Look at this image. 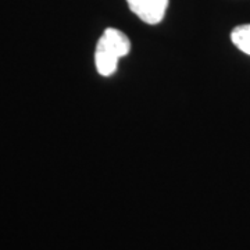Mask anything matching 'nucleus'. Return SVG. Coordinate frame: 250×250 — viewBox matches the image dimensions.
<instances>
[{"label":"nucleus","mask_w":250,"mask_h":250,"mask_svg":"<svg viewBox=\"0 0 250 250\" xmlns=\"http://www.w3.org/2000/svg\"><path fill=\"white\" fill-rule=\"evenodd\" d=\"M131 50V42L124 32L116 28H107L99 38L95 64L96 70L103 77H110L117 70L120 59L125 57Z\"/></svg>","instance_id":"nucleus-1"},{"label":"nucleus","mask_w":250,"mask_h":250,"mask_svg":"<svg viewBox=\"0 0 250 250\" xmlns=\"http://www.w3.org/2000/svg\"><path fill=\"white\" fill-rule=\"evenodd\" d=\"M131 11L143 22L157 25L168 9V0H126Z\"/></svg>","instance_id":"nucleus-2"},{"label":"nucleus","mask_w":250,"mask_h":250,"mask_svg":"<svg viewBox=\"0 0 250 250\" xmlns=\"http://www.w3.org/2000/svg\"><path fill=\"white\" fill-rule=\"evenodd\" d=\"M231 41L241 52L250 56V24L235 28L231 34Z\"/></svg>","instance_id":"nucleus-3"}]
</instances>
